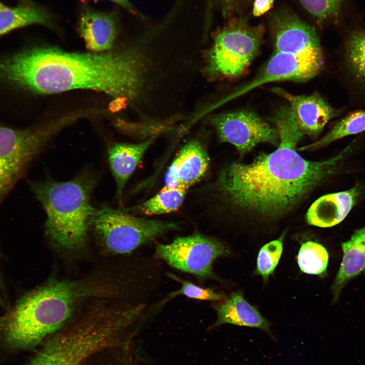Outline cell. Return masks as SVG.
<instances>
[{
    "label": "cell",
    "mask_w": 365,
    "mask_h": 365,
    "mask_svg": "<svg viewBox=\"0 0 365 365\" xmlns=\"http://www.w3.org/2000/svg\"><path fill=\"white\" fill-rule=\"evenodd\" d=\"M358 195L359 189L355 187L347 191L320 197L309 208L306 214L307 223L321 228L338 224L349 213Z\"/></svg>",
    "instance_id": "2e32d148"
},
{
    "label": "cell",
    "mask_w": 365,
    "mask_h": 365,
    "mask_svg": "<svg viewBox=\"0 0 365 365\" xmlns=\"http://www.w3.org/2000/svg\"><path fill=\"white\" fill-rule=\"evenodd\" d=\"M89 228L105 250L125 254L178 226L174 222L139 217L104 205L95 209Z\"/></svg>",
    "instance_id": "5b68a950"
},
{
    "label": "cell",
    "mask_w": 365,
    "mask_h": 365,
    "mask_svg": "<svg viewBox=\"0 0 365 365\" xmlns=\"http://www.w3.org/2000/svg\"><path fill=\"white\" fill-rule=\"evenodd\" d=\"M262 26L239 24L221 31L205 56L204 72L210 79H232L246 72L257 54Z\"/></svg>",
    "instance_id": "52a82bcc"
},
{
    "label": "cell",
    "mask_w": 365,
    "mask_h": 365,
    "mask_svg": "<svg viewBox=\"0 0 365 365\" xmlns=\"http://www.w3.org/2000/svg\"><path fill=\"white\" fill-rule=\"evenodd\" d=\"M284 236V234L266 243L258 253L255 274L262 276L264 281L273 274L278 264L283 251Z\"/></svg>",
    "instance_id": "cb8c5ba5"
},
{
    "label": "cell",
    "mask_w": 365,
    "mask_h": 365,
    "mask_svg": "<svg viewBox=\"0 0 365 365\" xmlns=\"http://www.w3.org/2000/svg\"><path fill=\"white\" fill-rule=\"evenodd\" d=\"M2 256H1V252L0 251V264H1V261ZM0 289L3 291H5V284L4 282V280L3 278V276L2 275L1 269H0Z\"/></svg>",
    "instance_id": "f1b7e54d"
},
{
    "label": "cell",
    "mask_w": 365,
    "mask_h": 365,
    "mask_svg": "<svg viewBox=\"0 0 365 365\" xmlns=\"http://www.w3.org/2000/svg\"><path fill=\"white\" fill-rule=\"evenodd\" d=\"M214 309L217 317L214 326L231 324L255 327L265 331L273 337L269 322L244 299L240 291L232 293L223 303L215 305Z\"/></svg>",
    "instance_id": "ac0fdd59"
},
{
    "label": "cell",
    "mask_w": 365,
    "mask_h": 365,
    "mask_svg": "<svg viewBox=\"0 0 365 365\" xmlns=\"http://www.w3.org/2000/svg\"><path fill=\"white\" fill-rule=\"evenodd\" d=\"M274 29L275 52L301 54L322 51L314 28L294 15L279 16Z\"/></svg>",
    "instance_id": "7c38bea8"
},
{
    "label": "cell",
    "mask_w": 365,
    "mask_h": 365,
    "mask_svg": "<svg viewBox=\"0 0 365 365\" xmlns=\"http://www.w3.org/2000/svg\"><path fill=\"white\" fill-rule=\"evenodd\" d=\"M71 120L25 129L0 125V203L51 138Z\"/></svg>",
    "instance_id": "8992f818"
},
{
    "label": "cell",
    "mask_w": 365,
    "mask_h": 365,
    "mask_svg": "<svg viewBox=\"0 0 365 365\" xmlns=\"http://www.w3.org/2000/svg\"><path fill=\"white\" fill-rule=\"evenodd\" d=\"M33 24L51 28L55 26L51 13L32 2H24L17 6L0 10V36L15 29Z\"/></svg>",
    "instance_id": "ffe728a7"
},
{
    "label": "cell",
    "mask_w": 365,
    "mask_h": 365,
    "mask_svg": "<svg viewBox=\"0 0 365 365\" xmlns=\"http://www.w3.org/2000/svg\"><path fill=\"white\" fill-rule=\"evenodd\" d=\"M169 276L173 279L179 282L181 284V287L179 290L170 294L168 300L179 295H182L191 299L205 301H220L225 299L224 295L215 292L212 288L200 287L172 274H169Z\"/></svg>",
    "instance_id": "d4e9b609"
},
{
    "label": "cell",
    "mask_w": 365,
    "mask_h": 365,
    "mask_svg": "<svg viewBox=\"0 0 365 365\" xmlns=\"http://www.w3.org/2000/svg\"><path fill=\"white\" fill-rule=\"evenodd\" d=\"M6 7H7L6 6H5V5H4L3 3H2L1 2H0V10L3 9H4V8H6Z\"/></svg>",
    "instance_id": "f546056e"
},
{
    "label": "cell",
    "mask_w": 365,
    "mask_h": 365,
    "mask_svg": "<svg viewBox=\"0 0 365 365\" xmlns=\"http://www.w3.org/2000/svg\"><path fill=\"white\" fill-rule=\"evenodd\" d=\"M328 253L321 244L314 241L303 243L299 249L297 260L301 271L305 273L321 275L327 268Z\"/></svg>",
    "instance_id": "603a6c76"
},
{
    "label": "cell",
    "mask_w": 365,
    "mask_h": 365,
    "mask_svg": "<svg viewBox=\"0 0 365 365\" xmlns=\"http://www.w3.org/2000/svg\"><path fill=\"white\" fill-rule=\"evenodd\" d=\"M225 1H230V0H225Z\"/></svg>",
    "instance_id": "4dcf8cb0"
},
{
    "label": "cell",
    "mask_w": 365,
    "mask_h": 365,
    "mask_svg": "<svg viewBox=\"0 0 365 365\" xmlns=\"http://www.w3.org/2000/svg\"><path fill=\"white\" fill-rule=\"evenodd\" d=\"M341 246L342 260L332 286L334 302L338 300L349 281L365 270V225L356 230Z\"/></svg>",
    "instance_id": "d6986e66"
},
{
    "label": "cell",
    "mask_w": 365,
    "mask_h": 365,
    "mask_svg": "<svg viewBox=\"0 0 365 365\" xmlns=\"http://www.w3.org/2000/svg\"><path fill=\"white\" fill-rule=\"evenodd\" d=\"M209 158L205 149L198 140H192L179 150L168 168L165 186L188 189L206 173Z\"/></svg>",
    "instance_id": "5bb4252c"
},
{
    "label": "cell",
    "mask_w": 365,
    "mask_h": 365,
    "mask_svg": "<svg viewBox=\"0 0 365 365\" xmlns=\"http://www.w3.org/2000/svg\"><path fill=\"white\" fill-rule=\"evenodd\" d=\"M340 58L345 88L349 96L358 103H365L364 29L349 33L345 40Z\"/></svg>",
    "instance_id": "4fadbf2b"
},
{
    "label": "cell",
    "mask_w": 365,
    "mask_h": 365,
    "mask_svg": "<svg viewBox=\"0 0 365 365\" xmlns=\"http://www.w3.org/2000/svg\"><path fill=\"white\" fill-rule=\"evenodd\" d=\"M149 58L135 47L84 53L37 47L1 58L0 81L41 94L91 89L132 101L147 84Z\"/></svg>",
    "instance_id": "6da1fadb"
},
{
    "label": "cell",
    "mask_w": 365,
    "mask_h": 365,
    "mask_svg": "<svg viewBox=\"0 0 365 365\" xmlns=\"http://www.w3.org/2000/svg\"><path fill=\"white\" fill-rule=\"evenodd\" d=\"M119 27L117 12L99 11L87 7L83 9L78 22V30L86 47L95 53L111 49Z\"/></svg>",
    "instance_id": "9a60e30c"
},
{
    "label": "cell",
    "mask_w": 365,
    "mask_h": 365,
    "mask_svg": "<svg viewBox=\"0 0 365 365\" xmlns=\"http://www.w3.org/2000/svg\"><path fill=\"white\" fill-rule=\"evenodd\" d=\"M155 137L153 136L144 142L136 144L116 142L109 145L108 160L116 182V195L120 203L128 180Z\"/></svg>",
    "instance_id": "e0dca14e"
},
{
    "label": "cell",
    "mask_w": 365,
    "mask_h": 365,
    "mask_svg": "<svg viewBox=\"0 0 365 365\" xmlns=\"http://www.w3.org/2000/svg\"><path fill=\"white\" fill-rule=\"evenodd\" d=\"M141 312L138 305L97 300L52 334L29 365H81L94 353L119 345Z\"/></svg>",
    "instance_id": "3957f363"
},
{
    "label": "cell",
    "mask_w": 365,
    "mask_h": 365,
    "mask_svg": "<svg viewBox=\"0 0 365 365\" xmlns=\"http://www.w3.org/2000/svg\"><path fill=\"white\" fill-rule=\"evenodd\" d=\"M345 0H300L304 8L317 19L324 20L336 17Z\"/></svg>",
    "instance_id": "484cf974"
},
{
    "label": "cell",
    "mask_w": 365,
    "mask_h": 365,
    "mask_svg": "<svg viewBox=\"0 0 365 365\" xmlns=\"http://www.w3.org/2000/svg\"><path fill=\"white\" fill-rule=\"evenodd\" d=\"M111 1L124 8L128 10L130 12L134 13H136L135 9L133 6L131 5L129 0H108Z\"/></svg>",
    "instance_id": "83f0119b"
},
{
    "label": "cell",
    "mask_w": 365,
    "mask_h": 365,
    "mask_svg": "<svg viewBox=\"0 0 365 365\" xmlns=\"http://www.w3.org/2000/svg\"><path fill=\"white\" fill-rule=\"evenodd\" d=\"M273 2L274 0H255L252 11L253 16L258 17L265 14L272 7Z\"/></svg>",
    "instance_id": "4316f807"
},
{
    "label": "cell",
    "mask_w": 365,
    "mask_h": 365,
    "mask_svg": "<svg viewBox=\"0 0 365 365\" xmlns=\"http://www.w3.org/2000/svg\"><path fill=\"white\" fill-rule=\"evenodd\" d=\"M273 93L289 103L296 122L303 134L317 136L332 119L342 115L344 108H336L315 92L310 95H294L280 87L271 89Z\"/></svg>",
    "instance_id": "8fae6325"
},
{
    "label": "cell",
    "mask_w": 365,
    "mask_h": 365,
    "mask_svg": "<svg viewBox=\"0 0 365 365\" xmlns=\"http://www.w3.org/2000/svg\"><path fill=\"white\" fill-rule=\"evenodd\" d=\"M324 63L322 51L301 54L275 52L255 77L227 96L223 102L238 97L270 82L308 81L320 72Z\"/></svg>",
    "instance_id": "30bf717a"
},
{
    "label": "cell",
    "mask_w": 365,
    "mask_h": 365,
    "mask_svg": "<svg viewBox=\"0 0 365 365\" xmlns=\"http://www.w3.org/2000/svg\"><path fill=\"white\" fill-rule=\"evenodd\" d=\"M272 120L279 135L277 149L259 155L250 163L231 164L216 183L217 190L233 205L267 216L291 209L334 172L350 147L327 160H307L296 151L303 134L290 106L278 110Z\"/></svg>",
    "instance_id": "7a4b0ae2"
},
{
    "label": "cell",
    "mask_w": 365,
    "mask_h": 365,
    "mask_svg": "<svg viewBox=\"0 0 365 365\" xmlns=\"http://www.w3.org/2000/svg\"><path fill=\"white\" fill-rule=\"evenodd\" d=\"M97 178L84 171L67 181L48 178L31 187L47 215L45 231L58 247L75 250L85 246L95 208L90 198Z\"/></svg>",
    "instance_id": "277c9868"
},
{
    "label": "cell",
    "mask_w": 365,
    "mask_h": 365,
    "mask_svg": "<svg viewBox=\"0 0 365 365\" xmlns=\"http://www.w3.org/2000/svg\"><path fill=\"white\" fill-rule=\"evenodd\" d=\"M364 131L365 110H356L349 112L338 120L320 139L299 149L308 150L319 149L343 137L359 134Z\"/></svg>",
    "instance_id": "7402d4cb"
},
{
    "label": "cell",
    "mask_w": 365,
    "mask_h": 365,
    "mask_svg": "<svg viewBox=\"0 0 365 365\" xmlns=\"http://www.w3.org/2000/svg\"><path fill=\"white\" fill-rule=\"evenodd\" d=\"M188 189L165 186L151 199L125 209L127 212L144 215H156L177 210L182 203Z\"/></svg>",
    "instance_id": "44dd1931"
},
{
    "label": "cell",
    "mask_w": 365,
    "mask_h": 365,
    "mask_svg": "<svg viewBox=\"0 0 365 365\" xmlns=\"http://www.w3.org/2000/svg\"><path fill=\"white\" fill-rule=\"evenodd\" d=\"M208 119L221 141L234 145L240 155L260 143L279 144L276 127L252 112L239 111L215 114Z\"/></svg>",
    "instance_id": "9c48e42d"
},
{
    "label": "cell",
    "mask_w": 365,
    "mask_h": 365,
    "mask_svg": "<svg viewBox=\"0 0 365 365\" xmlns=\"http://www.w3.org/2000/svg\"><path fill=\"white\" fill-rule=\"evenodd\" d=\"M229 253L222 242L199 233L178 237L170 243L156 246V256L171 267L204 279L214 278L213 262Z\"/></svg>",
    "instance_id": "ba28073f"
}]
</instances>
